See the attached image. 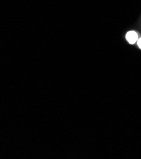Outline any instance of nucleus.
<instances>
[{
	"label": "nucleus",
	"instance_id": "f03ea898",
	"mask_svg": "<svg viewBox=\"0 0 141 159\" xmlns=\"http://www.w3.org/2000/svg\"><path fill=\"white\" fill-rule=\"evenodd\" d=\"M137 45H138V46L141 49V38H140V39L137 40Z\"/></svg>",
	"mask_w": 141,
	"mask_h": 159
},
{
	"label": "nucleus",
	"instance_id": "f257e3e1",
	"mask_svg": "<svg viewBox=\"0 0 141 159\" xmlns=\"http://www.w3.org/2000/svg\"><path fill=\"white\" fill-rule=\"evenodd\" d=\"M126 39L130 44H133L138 40V35L135 31H131L128 32L126 34Z\"/></svg>",
	"mask_w": 141,
	"mask_h": 159
}]
</instances>
